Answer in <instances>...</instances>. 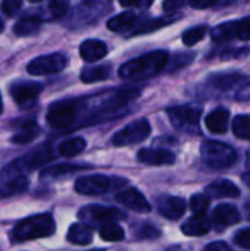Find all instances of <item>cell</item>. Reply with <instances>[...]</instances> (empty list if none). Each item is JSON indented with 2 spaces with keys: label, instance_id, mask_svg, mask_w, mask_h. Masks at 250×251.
<instances>
[{
  "label": "cell",
  "instance_id": "cell-33",
  "mask_svg": "<svg viewBox=\"0 0 250 251\" xmlns=\"http://www.w3.org/2000/svg\"><path fill=\"white\" fill-rule=\"evenodd\" d=\"M208 34V26L206 25H197V26H193L190 29H187L184 34H183V43L186 46H194L196 43L202 41L205 38V35Z\"/></svg>",
  "mask_w": 250,
  "mask_h": 251
},
{
  "label": "cell",
  "instance_id": "cell-39",
  "mask_svg": "<svg viewBox=\"0 0 250 251\" xmlns=\"http://www.w3.org/2000/svg\"><path fill=\"white\" fill-rule=\"evenodd\" d=\"M137 235H139L140 238H156V237L161 235V232H159V229H158L156 226L149 225V224H144V225H141V226L139 228Z\"/></svg>",
  "mask_w": 250,
  "mask_h": 251
},
{
  "label": "cell",
  "instance_id": "cell-50",
  "mask_svg": "<svg viewBox=\"0 0 250 251\" xmlns=\"http://www.w3.org/2000/svg\"><path fill=\"white\" fill-rule=\"evenodd\" d=\"M31 3H38V1H43V0H29Z\"/></svg>",
  "mask_w": 250,
  "mask_h": 251
},
{
  "label": "cell",
  "instance_id": "cell-28",
  "mask_svg": "<svg viewBox=\"0 0 250 251\" xmlns=\"http://www.w3.org/2000/svg\"><path fill=\"white\" fill-rule=\"evenodd\" d=\"M211 37L215 43H225L236 38V22H224L217 25L212 29Z\"/></svg>",
  "mask_w": 250,
  "mask_h": 251
},
{
  "label": "cell",
  "instance_id": "cell-17",
  "mask_svg": "<svg viewBox=\"0 0 250 251\" xmlns=\"http://www.w3.org/2000/svg\"><path fill=\"white\" fill-rule=\"evenodd\" d=\"M106 53H108V47L100 40H85L80 46V54H81L83 60H85L88 63L103 59L106 56Z\"/></svg>",
  "mask_w": 250,
  "mask_h": 251
},
{
  "label": "cell",
  "instance_id": "cell-6",
  "mask_svg": "<svg viewBox=\"0 0 250 251\" xmlns=\"http://www.w3.org/2000/svg\"><path fill=\"white\" fill-rule=\"evenodd\" d=\"M78 113H80L78 101H72V100L57 101L52 104L47 112V124L56 129L69 128L77 121Z\"/></svg>",
  "mask_w": 250,
  "mask_h": 251
},
{
  "label": "cell",
  "instance_id": "cell-26",
  "mask_svg": "<svg viewBox=\"0 0 250 251\" xmlns=\"http://www.w3.org/2000/svg\"><path fill=\"white\" fill-rule=\"evenodd\" d=\"M41 25V19L37 16H25L22 19H19L16 22V25L13 26V31L18 37H24V35H31L34 34Z\"/></svg>",
  "mask_w": 250,
  "mask_h": 251
},
{
  "label": "cell",
  "instance_id": "cell-40",
  "mask_svg": "<svg viewBox=\"0 0 250 251\" xmlns=\"http://www.w3.org/2000/svg\"><path fill=\"white\" fill-rule=\"evenodd\" d=\"M234 243H236L239 247H242V249L250 250V228L239 231V232L234 235Z\"/></svg>",
  "mask_w": 250,
  "mask_h": 251
},
{
  "label": "cell",
  "instance_id": "cell-1",
  "mask_svg": "<svg viewBox=\"0 0 250 251\" xmlns=\"http://www.w3.org/2000/svg\"><path fill=\"white\" fill-rule=\"evenodd\" d=\"M168 51L155 50L144 56H140L134 60L124 63L119 68V76L124 79H139L149 78L159 74L168 63Z\"/></svg>",
  "mask_w": 250,
  "mask_h": 251
},
{
  "label": "cell",
  "instance_id": "cell-3",
  "mask_svg": "<svg viewBox=\"0 0 250 251\" xmlns=\"http://www.w3.org/2000/svg\"><path fill=\"white\" fill-rule=\"evenodd\" d=\"M55 221L49 213L43 215H35L31 218H27L16 224V226L12 231V238L16 243H24V241H31L37 238H44L50 237L55 232Z\"/></svg>",
  "mask_w": 250,
  "mask_h": 251
},
{
  "label": "cell",
  "instance_id": "cell-22",
  "mask_svg": "<svg viewBox=\"0 0 250 251\" xmlns=\"http://www.w3.org/2000/svg\"><path fill=\"white\" fill-rule=\"evenodd\" d=\"M137 16L133 12H124L108 21V28L113 32H125L136 25Z\"/></svg>",
  "mask_w": 250,
  "mask_h": 251
},
{
  "label": "cell",
  "instance_id": "cell-49",
  "mask_svg": "<svg viewBox=\"0 0 250 251\" xmlns=\"http://www.w3.org/2000/svg\"><path fill=\"white\" fill-rule=\"evenodd\" d=\"M3 112V101H1V97H0V113Z\"/></svg>",
  "mask_w": 250,
  "mask_h": 251
},
{
  "label": "cell",
  "instance_id": "cell-8",
  "mask_svg": "<svg viewBox=\"0 0 250 251\" xmlns=\"http://www.w3.org/2000/svg\"><path fill=\"white\" fill-rule=\"evenodd\" d=\"M68 65V59L62 53H52V54H44L32 59L27 71L29 75L35 76H43V75H50V74H57L63 71Z\"/></svg>",
  "mask_w": 250,
  "mask_h": 251
},
{
  "label": "cell",
  "instance_id": "cell-45",
  "mask_svg": "<svg viewBox=\"0 0 250 251\" xmlns=\"http://www.w3.org/2000/svg\"><path fill=\"white\" fill-rule=\"evenodd\" d=\"M119 3H121V6H124V7H131V6L140 4L141 0H119Z\"/></svg>",
  "mask_w": 250,
  "mask_h": 251
},
{
  "label": "cell",
  "instance_id": "cell-44",
  "mask_svg": "<svg viewBox=\"0 0 250 251\" xmlns=\"http://www.w3.org/2000/svg\"><path fill=\"white\" fill-rule=\"evenodd\" d=\"M205 251H231V249L228 247V244L222 243V241H215V243H211Z\"/></svg>",
  "mask_w": 250,
  "mask_h": 251
},
{
  "label": "cell",
  "instance_id": "cell-5",
  "mask_svg": "<svg viewBox=\"0 0 250 251\" xmlns=\"http://www.w3.org/2000/svg\"><path fill=\"white\" fill-rule=\"evenodd\" d=\"M168 116L171 124L180 129L190 134L199 132V122L202 116V107L193 106V104H184V106H175L168 109Z\"/></svg>",
  "mask_w": 250,
  "mask_h": 251
},
{
  "label": "cell",
  "instance_id": "cell-43",
  "mask_svg": "<svg viewBox=\"0 0 250 251\" xmlns=\"http://www.w3.org/2000/svg\"><path fill=\"white\" fill-rule=\"evenodd\" d=\"M220 0H189V4L194 9H208L217 4Z\"/></svg>",
  "mask_w": 250,
  "mask_h": 251
},
{
  "label": "cell",
  "instance_id": "cell-32",
  "mask_svg": "<svg viewBox=\"0 0 250 251\" xmlns=\"http://www.w3.org/2000/svg\"><path fill=\"white\" fill-rule=\"evenodd\" d=\"M233 132L240 140H250V116L237 115L233 119Z\"/></svg>",
  "mask_w": 250,
  "mask_h": 251
},
{
  "label": "cell",
  "instance_id": "cell-37",
  "mask_svg": "<svg viewBox=\"0 0 250 251\" xmlns=\"http://www.w3.org/2000/svg\"><path fill=\"white\" fill-rule=\"evenodd\" d=\"M236 38L242 41L250 40V16L236 22Z\"/></svg>",
  "mask_w": 250,
  "mask_h": 251
},
{
  "label": "cell",
  "instance_id": "cell-21",
  "mask_svg": "<svg viewBox=\"0 0 250 251\" xmlns=\"http://www.w3.org/2000/svg\"><path fill=\"white\" fill-rule=\"evenodd\" d=\"M28 185L29 182L25 176H18V178L4 181L0 185V199H7V197L21 194L28 190Z\"/></svg>",
  "mask_w": 250,
  "mask_h": 251
},
{
  "label": "cell",
  "instance_id": "cell-20",
  "mask_svg": "<svg viewBox=\"0 0 250 251\" xmlns=\"http://www.w3.org/2000/svg\"><path fill=\"white\" fill-rule=\"evenodd\" d=\"M66 240L75 246H87L93 241V229L85 224H74L68 231Z\"/></svg>",
  "mask_w": 250,
  "mask_h": 251
},
{
  "label": "cell",
  "instance_id": "cell-25",
  "mask_svg": "<svg viewBox=\"0 0 250 251\" xmlns=\"http://www.w3.org/2000/svg\"><path fill=\"white\" fill-rule=\"evenodd\" d=\"M40 132V128L38 125L34 122V121H27L25 124L21 125L18 134H15L12 137V141L16 143V144H27V143H31Z\"/></svg>",
  "mask_w": 250,
  "mask_h": 251
},
{
  "label": "cell",
  "instance_id": "cell-19",
  "mask_svg": "<svg viewBox=\"0 0 250 251\" xmlns=\"http://www.w3.org/2000/svg\"><path fill=\"white\" fill-rule=\"evenodd\" d=\"M181 231L189 237H202L211 231V222L205 215H196L181 226Z\"/></svg>",
  "mask_w": 250,
  "mask_h": 251
},
{
  "label": "cell",
  "instance_id": "cell-38",
  "mask_svg": "<svg viewBox=\"0 0 250 251\" xmlns=\"http://www.w3.org/2000/svg\"><path fill=\"white\" fill-rule=\"evenodd\" d=\"M194 56H196L194 53H177V54L172 57L169 68H171V69H180V68H183V66H187L189 63L193 62Z\"/></svg>",
  "mask_w": 250,
  "mask_h": 251
},
{
  "label": "cell",
  "instance_id": "cell-2",
  "mask_svg": "<svg viewBox=\"0 0 250 251\" xmlns=\"http://www.w3.org/2000/svg\"><path fill=\"white\" fill-rule=\"evenodd\" d=\"M53 159V153L49 146H41L38 149H34L28 151L27 154L21 156L19 159L9 163L6 168H3L0 174V181H9L18 176H24V174L31 172L43 165H46L49 160Z\"/></svg>",
  "mask_w": 250,
  "mask_h": 251
},
{
  "label": "cell",
  "instance_id": "cell-18",
  "mask_svg": "<svg viewBox=\"0 0 250 251\" xmlns=\"http://www.w3.org/2000/svg\"><path fill=\"white\" fill-rule=\"evenodd\" d=\"M228 121H230V112L225 107H218L206 116L205 124L211 132L224 134L228 129Z\"/></svg>",
  "mask_w": 250,
  "mask_h": 251
},
{
  "label": "cell",
  "instance_id": "cell-24",
  "mask_svg": "<svg viewBox=\"0 0 250 251\" xmlns=\"http://www.w3.org/2000/svg\"><path fill=\"white\" fill-rule=\"evenodd\" d=\"M85 166L83 165H75V163H63V165H56V166H52V168H47L44 169L40 176L44 179V178H49V179H55V178H60V176H66V175H72L75 172H80L83 171Z\"/></svg>",
  "mask_w": 250,
  "mask_h": 251
},
{
  "label": "cell",
  "instance_id": "cell-13",
  "mask_svg": "<svg viewBox=\"0 0 250 251\" xmlns=\"http://www.w3.org/2000/svg\"><path fill=\"white\" fill-rule=\"evenodd\" d=\"M116 201L136 213H149L152 210L146 197L137 188H128L116 196Z\"/></svg>",
  "mask_w": 250,
  "mask_h": 251
},
{
  "label": "cell",
  "instance_id": "cell-4",
  "mask_svg": "<svg viewBox=\"0 0 250 251\" xmlns=\"http://www.w3.org/2000/svg\"><path fill=\"white\" fill-rule=\"evenodd\" d=\"M200 154L203 163L215 171H224L231 168L237 160L236 150L220 141H205L200 147Z\"/></svg>",
  "mask_w": 250,
  "mask_h": 251
},
{
  "label": "cell",
  "instance_id": "cell-42",
  "mask_svg": "<svg viewBox=\"0 0 250 251\" xmlns=\"http://www.w3.org/2000/svg\"><path fill=\"white\" fill-rule=\"evenodd\" d=\"M184 4H186V0H165L164 1V10L171 13V12L181 9Z\"/></svg>",
  "mask_w": 250,
  "mask_h": 251
},
{
  "label": "cell",
  "instance_id": "cell-51",
  "mask_svg": "<svg viewBox=\"0 0 250 251\" xmlns=\"http://www.w3.org/2000/svg\"><path fill=\"white\" fill-rule=\"evenodd\" d=\"M91 251H103V250H91Z\"/></svg>",
  "mask_w": 250,
  "mask_h": 251
},
{
  "label": "cell",
  "instance_id": "cell-34",
  "mask_svg": "<svg viewBox=\"0 0 250 251\" xmlns=\"http://www.w3.org/2000/svg\"><path fill=\"white\" fill-rule=\"evenodd\" d=\"M190 209L194 215H205L209 209V197L206 194H196L190 199Z\"/></svg>",
  "mask_w": 250,
  "mask_h": 251
},
{
  "label": "cell",
  "instance_id": "cell-16",
  "mask_svg": "<svg viewBox=\"0 0 250 251\" xmlns=\"http://www.w3.org/2000/svg\"><path fill=\"white\" fill-rule=\"evenodd\" d=\"M242 221L240 212L231 204H220L214 210V222L218 228L237 225Z\"/></svg>",
  "mask_w": 250,
  "mask_h": 251
},
{
  "label": "cell",
  "instance_id": "cell-30",
  "mask_svg": "<svg viewBox=\"0 0 250 251\" xmlns=\"http://www.w3.org/2000/svg\"><path fill=\"white\" fill-rule=\"evenodd\" d=\"M178 16H165V18H156V19H149L146 22H143L140 26H137V29L134 31V34H149L153 32L162 26H167L169 24H172Z\"/></svg>",
  "mask_w": 250,
  "mask_h": 251
},
{
  "label": "cell",
  "instance_id": "cell-36",
  "mask_svg": "<svg viewBox=\"0 0 250 251\" xmlns=\"http://www.w3.org/2000/svg\"><path fill=\"white\" fill-rule=\"evenodd\" d=\"M69 7V0H50L49 1V12L53 19L65 16Z\"/></svg>",
  "mask_w": 250,
  "mask_h": 251
},
{
  "label": "cell",
  "instance_id": "cell-48",
  "mask_svg": "<svg viewBox=\"0 0 250 251\" xmlns=\"http://www.w3.org/2000/svg\"><path fill=\"white\" fill-rule=\"evenodd\" d=\"M3 29H4V24H3V22H1V19H0V32H1Z\"/></svg>",
  "mask_w": 250,
  "mask_h": 251
},
{
  "label": "cell",
  "instance_id": "cell-14",
  "mask_svg": "<svg viewBox=\"0 0 250 251\" xmlns=\"http://www.w3.org/2000/svg\"><path fill=\"white\" fill-rule=\"evenodd\" d=\"M158 212L169 221L180 219L186 212V201L180 197L164 196L158 200Z\"/></svg>",
  "mask_w": 250,
  "mask_h": 251
},
{
  "label": "cell",
  "instance_id": "cell-15",
  "mask_svg": "<svg viewBox=\"0 0 250 251\" xmlns=\"http://www.w3.org/2000/svg\"><path fill=\"white\" fill-rule=\"evenodd\" d=\"M206 196L211 199H234L240 196V190L228 179H218L206 187Z\"/></svg>",
  "mask_w": 250,
  "mask_h": 251
},
{
  "label": "cell",
  "instance_id": "cell-23",
  "mask_svg": "<svg viewBox=\"0 0 250 251\" xmlns=\"http://www.w3.org/2000/svg\"><path fill=\"white\" fill-rule=\"evenodd\" d=\"M111 76V66L109 65H97V66H90L85 68L81 72V81L85 84H93V82H100L105 81Z\"/></svg>",
  "mask_w": 250,
  "mask_h": 251
},
{
  "label": "cell",
  "instance_id": "cell-10",
  "mask_svg": "<svg viewBox=\"0 0 250 251\" xmlns=\"http://www.w3.org/2000/svg\"><path fill=\"white\" fill-rule=\"evenodd\" d=\"M112 188V179L106 175H87L75 181V191L83 196H102Z\"/></svg>",
  "mask_w": 250,
  "mask_h": 251
},
{
  "label": "cell",
  "instance_id": "cell-35",
  "mask_svg": "<svg viewBox=\"0 0 250 251\" xmlns=\"http://www.w3.org/2000/svg\"><path fill=\"white\" fill-rule=\"evenodd\" d=\"M234 99L237 101H249L250 100V76H243L237 85H236V91H234Z\"/></svg>",
  "mask_w": 250,
  "mask_h": 251
},
{
  "label": "cell",
  "instance_id": "cell-27",
  "mask_svg": "<svg viewBox=\"0 0 250 251\" xmlns=\"http://www.w3.org/2000/svg\"><path fill=\"white\" fill-rule=\"evenodd\" d=\"M85 140L81 138V137H75V138H69V140H65L60 146H59V153L60 156L63 157H72V156H77L80 154L81 151L85 150Z\"/></svg>",
  "mask_w": 250,
  "mask_h": 251
},
{
  "label": "cell",
  "instance_id": "cell-47",
  "mask_svg": "<svg viewBox=\"0 0 250 251\" xmlns=\"http://www.w3.org/2000/svg\"><path fill=\"white\" fill-rule=\"evenodd\" d=\"M243 181H245V182H246V184L250 187V172H248V174H245V175H243Z\"/></svg>",
  "mask_w": 250,
  "mask_h": 251
},
{
  "label": "cell",
  "instance_id": "cell-9",
  "mask_svg": "<svg viewBox=\"0 0 250 251\" xmlns=\"http://www.w3.org/2000/svg\"><path fill=\"white\" fill-rule=\"evenodd\" d=\"M124 213L116 209V207H108V206H100V204H91L87 207H83L78 213V218L83 222L87 224H111L116 222L119 219H124Z\"/></svg>",
  "mask_w": 250,
  "mask_h": 251
},
{
  "label": "cell",
  "instance_id": "cell-12",
  "mask_svg": "<svg viewBox=\"0 0 250 251\" xmlns=\"http://www.w3.org/2000/svg\"><path fill=\"white\" fill-rule=\"evenodd\" d=\"M137 160L149 166H164L172 165L175 162V154L167 149H141L137 153Z\"/></svg>",
  "mask_w": 250,
  "mask_h": 251
},
{
  "label": "cell",
  "instance_id": "cell-46",
  "mask_svg": "<svg viewBox=\"0 0 250 251\" xmlns=\"http://www.w3.org/2000/svg\"><path fill=\"white\" fill-rule=\"evenodd\" d=\"M245 215H246L248 221H250V199L246 201V204H245Z\"/></svg>",
  "mask_w": 250,
  "mask_h": 251
},
{
  "label": "cell",
  "instance_id": "cell-29",
  "mask_svg": "<svg viewBox=\"0 0 250 251\" xmlns=\"http://www.w3.org/2000/svg\"><path fill=\"white\" fill-rule=\"evenodd\" d=\"M242 78L240 74H217L209 78V82L218 90H230L231 87H236Z\"/></svg>",
  "mask_w": 250,
  "mask_h": 251
},
{
  "label": "cell",
  "instance_id": "cell-31",
  "mask_svg": "<svg viewBox=\"0 0 250 251\" xmlns=\"http://www.w3.org/2000/svg\"><path fill=\"white\" fill-rule=\"evenodd\" d=\"M99 235H100L102 240L109 241V243L121 241V240H124V237H125L124 229H122L118 224H115V222L102 225V226H100V231H99Z\"/></svg>",
  "mask_w": 250,
  "mask_h": 251
},
{
  "label": "cell",
  "instance_id": "cell-41",
  "mask_svg": "<svg viewBox=\"0 0 250 251\" xmlns=\"http://www.w3.org/2000/svg\"><path fill=\"white\" fill-rule=\"evenodd\" d=\"M22 4V0H3L1 9L7 16H13Z\"/></svg>",
  "mask_w": 250,
  "mask_h": 251
},
{
  "label": "cell",
  "instance_id": "cell-11",
  "mask_svg": "<svg viewBox=\"0 0 250 251\" xmlns=\"http://www.w3.org/2000/svg\"><path fill=\"white\" fill-rule=\"evenodd\" d=\"M41 88L43 87L40 84H37V82L19 81V82H15L10 87V96L16 101L18 106L28 107L37 100V97L41 93Z\"/></svg>",
  "mask_w": 250,
  "mask_h": 251
},
{
  "label": "cell",
  "instance_id": "cell-7",
  "mask_svg": "<svg viewBox=\"0 0 250 251\" xmlns=\"http://www.w3.org/2000/svg\"><path fill=\"white\" fill-rule=\"evenodd\" d=\"M150 134V124L147 119H137L112 137V143L118 147H125L131 144H139L144 141Z\"/></svg>",
  "mask_w": 250,
  "mask_h": 251
}]
</instances>
